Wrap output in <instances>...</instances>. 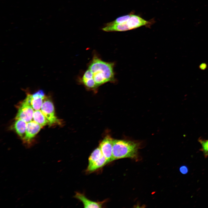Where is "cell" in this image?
Segmentation results:
<instances>
[{"label": "cell", "mask_w": 208, "mask_h": 208, "mask_svg": "<svg viewBox=\"0 0 208 208\" xmlns=\"http://www.w3.org/2000/svg\"><path fill=\"white\" fill-rule=\"evenodd\" d=\"M114 63L105 62L94 55L84 73L81 82L86 88L95 89L108 82L115 81Z\"/></svg>", "instance_id": "obj_1"}, {"label": "cell", "mask_w": 208, "mask_h": 208, "mask_svg": "<svg viewBox=\"0 0 208 208\" xmlns=\"http://www.w3.org/2000/svg\"><path fill=\"white\" fill-rule=\"evenodd\" d=\"M139 146L134 141L114 140L112 161L123 158H136Z\"/></svg>", "instance_id": "obj_2"}, {"label": "cell", "mask_w": 208, "mask_h": 208, "mask_svg": "<svg viewBox=\"0 0 208 208\" xmlns=\"http://www.w3.org/2000/svg\"><path fill=\"white\" fill-rule=\"evenodd\" d=\"M152 21L146 20L140 16L132 13L130 18L125 22L113 25L107 23L102 30L106 32L126 31L143 26L150 25Z\"/></svg>", "instance_id": "obj_3"}, {"label": "cell", "mask_w": 208, "mask_h": 208, "mask_svg": "<svg viewBox=\"0 0 208 208\" xmlns=\"http://www.w3.org/2000/svg\"><path fill=\"white\" fill-rule=\"evenodd\" d=\"M41 109L48 121L49 125L51 126L54 124H60V120L55 116L53 104L48 97L45 96Z\"/></svg>", "instance_id": "obj_4"}, {"label": "cell", "mask_w": 208, "mask_h": 208, "mask_svg": "<svg viewBox=\"0 0 208 208\" xmlns=\"http://www.w3.org/2000/svg\"><path fill=\"white\" fill-rule=\"evenodd\" d=\"M34 111L31 104L25 99L18 109L15 119L23 120L27 123L29 122L33 118Z\"/></svg>", "instance_id": "obj_5"}, {"label": "cell", "mask_w": 208, "mask_h": 208, "mask_svg": "<svg viewBox=\"0 0 208 208\" xmlns=\"http://www.w3.org/2000/svg\"><path fill=\"white\" fill-rule=\"evenodd\" d=\"M42 127L34 121L27 123L26 133L23 140V143L29 146L32 140L40 130Z\"/></svg>", "instance_id": "obj_6"}, {"label": "cell", "mask_w": 208, "mask_h": 208, "mask_svg": "<svg viewBox=\"0 0 208 208\" xmlns=\"http://www.w3.org/2000/svg\"><path fill=\"white\" fill-rule=\"evenodd\" d=\"M114 140L109 135L106 136L99 144V148L108 163L112 161Z\"/></svg>", "instance_id": "obj_7"}, {"label": "cell", "mask_w": 208, "mask_h": 208, "mask_svg": "<svg viewBox=\"0 0 208 208\" xmlns=\"http://www.w3.org/2000/svg\"><path fill=\"white\" fill-rule=\"evenodd\" d=\"M45 97L43 90H39L32 94L28 93L25 99L31 104L34 109L38 110L41 109Z\"/></svg>", "instance_id": "obj_8"}, {"label": "cell", "mask_w": 208, "mask_h": 208, "mask_svg": "<svg viewBox=\"0 0 208 208\" xmlns=\"http://www.w3.org/2000/svg\"><path fill=\"white\" fill-rule=\"evenodd\" d=\"M74 197L81 201L85 208H101L106 201L99 202L92 201L87 198L83 194L78 192H76Z\"/></svg>", "instance_id": "obj_9"}, {"label": "cell", "mask_w": 208, "mask_h": 208, "mask_svg": "<svg viewBox=\"0 0 208 208\" xmlns=\"http://www.w3.org/2000/svg\"><path fill=\"white\" fill-rule=\"evenodd\" d=\"M14 127L16 133L23 140L25 135L27 122L20 119H16Z\"/></svg>", "instance_id": "obj_10"}, {"label": "cell", "mask_w": 208, "mask_h": 208, "mask_svg": "<svg viewBox=\"0 0 208 208\" xmlns=\"http://www.w3.org/2000/svg\"><path fill=\"white\" fill-rule=\"evenodd\" d=\"M33 118L34 121L40 125L42 127L48 124V121L42 113L40 110H35L34 111Z\"/></svg>", "instance_id": "obj_11"}, {"label": "cell", "mask_w": 208, "mask_h": 208, "mask_svg": "<svg viewBox=\"0 0 208 208\" xmlns=\"http://www.w3.org/2000/svg\"><path fill=\"white\" fill-rule=\"evenodd\" d=\"M108 163L107 159L103 155L97 161L88 165L86 171L89 172H92L102 167Z\"/></svg>", "instance_id": "obj_12"}, {"label": "cell", "mask_w": 208, "mask_h": 208, "mask_svg": "<svg viewBox=\"0 0 208 208\" xmlns=\"http://www.w3.org/2000/svg\"><path fill=\"white\" fill-rule=\"evenodd\" d=\"M103 155L99 147L96 148L91 154L88 159V165H90L97 161Z\"/></svg>", "instance_id": "obj_13"}, {"label": "cell", "mask_w": 208, "mask_h": 208, "mask_svg": "<svg viewBox=\"0 0 208 208\" xmlns=\"http://www.w3.org/2000/svg\"><path fill=\"white\" fill-rule=\"evenodd\" d=\"M198 141L201 146V151L203 152L205 157H207L208 156V140L199 138Z\"/></svg>", "instance_id": "obj_14"}, {"label": "cell", "mask_w": 208, "mask_h": 208, "mask_svg": "<svg viewBox=\"0 0 208 208\" xmlns=\"http://www.w3.org/2000/svg\"><path fill=\"white\" fill-rule=\"evenodd\" d=\"M132 13L120 16L116 18L114 21L109 23H108L112 25L116 24H120L125 22L130 18Z\"/></svg>", "instance_id": "obj_15"}, {"label": "cell", "mask_w": 208, "mask_h": 208, "mask_svg": "<svg viewBox=\"0 0 208 208\" xmlns=\"http://www.w3.org/2000/svg\"><path fill=\"white\" fill-rule=\"evenodd\" d=\"M180 171L182 173L185 174L188 172V168L186 166H183L180 167Z\"/></svg>", "instance_id": "obj_16"}, {"label": "cell", "mask_w": 208, "mask_h": 208, "mask_svg": "<svg viewBox=\"0 0 208 208\" xmlns=\"http://www.w3.org/2000/svg\"><path fill=\"white\" fill-rule=\"evenodd\" d=\"M207 67V65L205 63H203L202 64H201L200 66V68L201 70H204Z\"/></svg>", "instance_id": "obj_17"}]
</instances>
